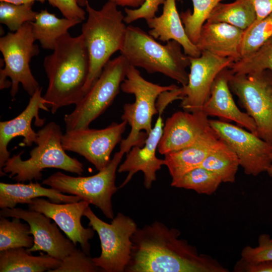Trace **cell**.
<instances>
[{
	"instance_id": "obj_1",
	"label": "cell",
	"mask_w": 272,
	"mask_h": 272,
	"mask_svg": "<svg viewBox=\"0 0 272 272\" xmlns=\"http://www.w3.org/2000/svg\"><path fill=\"white\" fill-rule=\"evenodd\" d=\"M180 231L155 221L137 228L131 237L125 272H228L211 256L199 253Z\"/></svg>"
},
{
	"instance_id": "obj_2",
	"label": "cell",
	"mask_w": 272,
	"mask_h": 272,
	"mask_svg": "<svg viewBox=\"0 0 272 272\" xmlns=\"http://www.w3.org/2000/svg\"><path fill=\"white\" fill-rule=\"evenodd\" d=\"M53 50L43 62L48 79L43 98L54 114L62 107L76 105L84 96L90 60L82 34L72 37L67 33L57 40Z\"/></svg>"
},
{
	"instance_id": "obj_3",
	"label": "cell",
	"mask_w": 272,
	"mask_h": 272,
	"mask_svg": "<svg viewBox=\"0 0 272 272\" xmlns=\"http://www.w3.org/2000/svg\"><path fill=\"white\" fill-rule=\"evenodd\" d=\"M108 1L100 10L87 3V21L82 27V35L88 49L90 69L84 88V95L100 76L111 56L121 49L127 26L122 12Z\"/></svg>"
},
{
	"instance_id": "obj_4",
	"label": "cell",
	"mask_w": 272,
	"mask_h": 272,
	"mask_svg": "<svg viewBox=\"0 0 272 272\" xmlns=\"http://www.w3.org/2000/svg\"><path fill=\"white\" fill-rule=\"evenodd\" d=\"M175 40L162 45L141 28L127 26L124 43L120 52L130 65L141 67L150 74L159 73L185 86L189 74L190 57Z\"/></svg>"
},
{
	"instance_id": "obj_5",
	"label": "cell",
	"mask_w": 272,
	"mask_h": 272,
	"mask_svg": "<svg viewBox=\"0 0 272 272\" xmlns=\"http://www.w3.org/2000/svg\"><path fill=\"white\" fill-rule=\"evenodd\" d=\"M37 146L30 152V158L23 160V151L13 155L6 162L1 176L9 174L10 178L18 182L41 180V172L46 168L59 169L82 175L84 171L82 163L65 152L61 139L60 126L51 121L37 132Z\"/></svg>"
},
{
	"instance_id": "obj_6",
	"label": "cell",
	"mask_w": 272,
	"mask_h": 272,
	"mask_svg": "<svg viewBox=\"0 0 272 272\" xmlns=\"http://www.w3.org/2000/svg\"><path fill=\"white\" fill-rule=\"evenodd\" d=\"M175 85L160 86L144 79L137 67L129 65L126 78L120 86L121 90L134 96L133 103L123 107L122 120L131 127L127 137L121 140L120 151L127 154L134 146L143 147L152 129L153 116L158 113L156 102L163 92L177 88Z\"/></svg>"
},
{
	"instance_id": "obj_7",
	"label": "cell",
	"mask_w": 272,
	"mask_h": 272,
	"mask_svg": "<svg viewBox=\"0 0 272 272\" xmlns=\"http://www.w3.org/2000/svg\"><path fill=\"white\" fill-rule=\"evenodd\" d=\"M32 22L25 23L17 31L0 38V51L5 63L0 71V89L11 86L10 94L13 98L19 84L30 97L40 88L30 66L32 58L39 53L38 45L34 44Z\"/></svg>"
},
{
	"instance_id": "obj_8",
	"label": "cell",
	"mask_w": 272,
	"mask_h": 272,
	"mask_svg": "<svg viewBox=\"0 0 272 272\" xmlns=\"http://www.w3.org/2000/svg\"><path fill=\"white\" fill-rule=\"evenodd\" d=\"M129 64L120 55L110 59L70 113L65 115V131L88 128L111 104L119 92Z\"/></svg>"
},
{
	"instance_id": "obj_9",
	"label": "cell",
	"mask_w": 272,
	"mask_h": 272,
	"mask_svg": "<svg viewBox=\"0 0 272 272\" xmlns=\"http://www.w3.org/2000/svg\"><path fill=\"white\" fill-rule=\"evenodd\" d=\"M124 154L116 152L108 164L96 174L74 177L57 172L43 180L42 184L79 196L98 208L105 217L114 218L112 197L118 188L115 185L116 172Z\"/></svg>"
},
{
	"instance_id": "obj_10",
	"label": "cell",
	"mask_w": 272,
	"mask_h": 272,
	"mask_svg": "<svg viewBox=\"0 0 272 272\" xmlns=\"http://www.w3.org/2000/svg\"><path fill=\"white\" fill-rule=\"evenodd\" d=\"M84 216L100 241L101 252L93 257L95 264L105 272H124L130 259L131 237L138 228L130 217L118 213L110 224L99 218L90 207Z\"/></svg>"
},
{
	"instance_id": "obj_11",
	"label": "cell",
	"mask_w": 272,
	"mask_h": 272,
	"mask_svg": "<svg viewBox=\"0 0 272 272\" xmlns=\"http://www.w3.org/2000/svg\"><path fill=\"white\" fill-rule=\"evenodd\" d=\"M229 86L240 105L254 121L256 135L272 145L271 72L265 70L246 74L232 73Z\"/></svg>"
},
{
	"instance_id": "obj_12",
	"label": "cell",
	"mask_w": 272,
	"mask_h": 272,
	"mask_svg": "<svg viewBox=\"0 0 272 272\" xmlns=\"http://www.w3.org/2000/svg\"><path fill=\"white\" fill-rule=\"evenodd\" d=\"M218 138L237 156L244 173L256 176L266 171L272 164V145L257 135L223 120H210Z\"/></svg>"
},
{
	"instance_id": "obj_13",
	"label": "cell",
	"mask_w": 272,
	"mask_h": 272,
	"mask_svg": "<svg viewBox=\"0 0 272 272\" xmlns=\"http://www.w3.org/2000/svg\"><path fill=\"white\" fill-rule=\"evenodd\" d=\"M127 123L112 122L106 128H88L65 131L61 139L65 151H72L84 157L96 169H103L110 161L115 147L121 141Z\"/></svg>"
},
{
	"instance_id": "obj_14",
	"label": "cell",
	"mask_w": 272,
	"mask_h": 272,
	"mask_svg": "<svg viewBox=\"0 0 272 272\" xmlns=\"http://www.w3.org/2000/svg\"><path fill=\"white\" fill-rule=\"evenodd\" d=\"M190 57V73L187 84L180 87V107L188 112L202 110L209 98L213 83L218 74L233 61L228 58L201 51L199 57Z\"/></svg>"
},
{
	"instance_id": "obj_15",
	"label": "cell",
	"mask_w": 272,
	"mask_h": 272,
	"mask_svg": "<svg viewBox=\"0 0 272 272\" xmlns=\"http://www.w3.org/2000/svg\"><path fill=\"white\" fill-rule=\"evenodd\" d=\"M0 215L6 218H20L29 225L34 244L26 249L28 252L42 251L62 260L77 248L76 245L60 232L57 225L41 213L30 209L7 208L1 209Z\"/></svg>"
},
{
	"instance_id": "obj_16",
	"label": "cell",
	"mask_w": 272,
	"mask_h": 272,
	"mask_svg": "<svg viewBox=\"0 0 272 272\" xmlns=\"http://www.w3.org/2000/svg\"><path fill=\"white\" fill-rule=\"evenodd\" d=\"M90 203L83 200L68 203H55L43 198H36L28 203L29 209L41 213L52 220L75 245L90 255L89 240L94 235L92 228H85L81 218Z\"/></svg>"
},
{
	"instance_id": "obj_17",
	"label": "cell",
	"mask_w": 272,
	"mask_h": 272,
	"mask_svg": "<svg viewBox=\"0 0 272 272\" xmlns=\"http://www.w3.org/2000/svg\"><path fill=\"white\" fill-rule=\"evenodd\" d=\"M209 121L202 110L175 112L164 124L159 153L165 155L194 144L211 128Z\"/></svg>"
},
{
	"instance_id": "obj_18",
	"label": "cell",
	"mask_w": 272,
	"mask_h": 272,
	"mask_svg": "<svg viewBox=\"0 0 272 272\" xmlns=\"http://www.w3.org/2000/svg\"><path fill=\"white\" fill-rule=\"evenodd\" d=\"M164 124L161 114L154 127L148 135L143 147L134 146L126 154L125 160L119 166V173L128 172V174L119 186L122 188L139 171L144 174V185L147 189L152 186L157 179L156 172L165 165L164 159L156 157V152L163 133Z\"/></svg>"
},
{
	"instance_id": "obj_19",
	"label": "cell",
	"mask_w": 272,
	"mask_h": 272,
	"mask_svg": "<svg viewBox=\"0 0 272 272\" xmlns=\"http://www.w3.org/2000/svg\"><path fill=\"white\" fill-rule=\"evenodd\" d=\"M42 89L40 87L30 97L27 106L18 116L12 119L0 122V171L10 158L8 145L13 138L23 137V143L27 146L36 143L37 133L31 126L32 121L35 118V124L42 126L45 119L39 117V110H49L46 101L41 95Z\"/></svg>"
},
{
	"instance_id": "obj_20",
	"label": "cell",
	"mask_w": 272,
	"mask_h": 272,
	"mask_svg": "<svg viewBox=\"0 0 272 272\" xmlns=\"http://www.w3.org/2000/svg\"><path fill=\"white\" fill-rule=\"evenodd\" d=\"M232 74L229 67L222 70L215 79L211 94L202 110L208 116L233 121L256 135V126L253 119L241 111L236 105L229 86Z\"/></svg>"
},
{
	"instance_id": "obj_21",
	"label": "cell",
	"mask_w": 272,
	"mask_h": 272,
	"mask_svg": "<svg viewBox=\"0 0 272 272\" xmlns=\"http://www.w3.org/2000/svg\"><path fill=\"white\" fill-rule=\"evenodd\" d=\"M244 30L225 23H210L203 25L196 45L200 51L231 59L241 58L240 47Z\"/></svg>"
},
{
	"instance_id": "obj_22",
	"label": "cell",
	"mask_w": 272,
	"mask_h": 272,
	"mask_svg": "<svg viewBox=\"0 0 272 272\" xmlns=\"http://www.w3.org/2000/svg\"><path fill=\"white\" fill-rule=\"evenodd\" d=\"M180 1L165 0L162 14L146 21L150 29L149 34L164 42L175 40L182 46L186 54L190 57H199L201 51L188 37L178 12L176 2Z\"/></svg>"
},
{
	"instance_id": "obj_23",
	"label": "cell",
	"mask_w": 272,
	"mask_h": 272,
	"mask_svg": "<svg viewBox=\"0 0 272 272\" xmlns=\"http://www.w3.org/2000/svg\"><path fill=\"white\" fill-rule=\"evenodd\" d=\"M221 140L211 128L194 144L165 155V165L174 181L188 171L199 167Z\"/></svg>"
},
{
	"instance_id": "obj_24",
	"label": "cell",
	"mask_w": 272,
	"mask_h": 272,
	"mask_svg": "<svg viewBox=\"0 0 272 272\" xmlns=\"http://www.w3.org/2000/svg\"><path fill=\"white\" fill-rule=\"evenodd\" d=\"M47 197L55 203L74 202L81 200L78 196L65 194L53 188H48L38 182L28 184L0 183V208H14L18 203L28 204L31 200Z\"/></svg>"
},
{
	"instance_id": "obj_25",
	"label": "cell",
	"mask_w": 272,
	"mask_h": 272,
	"mask_svg": "<svg viewBox=\"0 0 272 272\" xmlns=\"http://www.w3.org/2000/svg\"><path fill=\"white\" fill-rule=\"evenodd\" d=\"M60 263L48 254L32 255L24 247L0 251V272H52Z\"/></svg>"
},
{
	"instance_id": "obj_26",
	"label": "cell",
	"mask_w": 272,
	"mask_h": 272,
	"mask_svg": "<svg viewBox=\"0 0 272 272\" xmlns=\"http://www.w3.org/2000/svg\"><path fill=\"white\" fill-rule=\"evenodd\" d=\"M81 23L67 18H59L47 9L37 12L35 21L32 22L35 40H38L43 49L53 50L57 40L68 33L70 28Z\"/></svg>"
},
{
	"instance_id": "obj_27",
	"label": "cell",
	"mask_w": 272,
	"mask_h": 272,
	"mask_svg": "<svg viewBox=\"0 0 272 272\" xmlns=\"http://www.w3.org/2000/svg\"><path fill=\"white\" fill-rule=\"evenodd\" d=\"M256 19V12L250 0H235L230 3H218L207 22L225 23L245 30Z\"/></svg>"
},
{
	"instance_id": "obj_28",
	"label": "cell",
	"mask_w": 272,
	"mask_h": 272,
	"mask_svg": "<svg viewBox=\"0 0 272 272\" xmlns=\"http://www.w3.org/2000/svg\"><path fill=\"white\" fill-rule=\"evenodd\" d=\"M239 166L236 154L221 140L199 167L215 174L222 182L233 183Z\"/></svg>"
},
{
	"instance_id": "obj_29",
	"label": "cell",
	"mask_w": 272,
	"mask_h": 272,
	"mask_svg": "<svg viewBox=\"0 0 272 272\" xmlns=\"http://www.w3.org/2000/svg\"><path fill=\"white\" fill-rule=\"evenodd\" d=\"M30 230L29 225L22 223L20 218H13L10 221L1 216L0 251L19 247L31 248L34 238L30 235Z\"/></svg>"
},
{
	"instance_id": "obj_30",
	"label": "cell",
	"mask_w": 272,
	"mask_h": 272,
	"mask_svg": "<svg viewBox=\"0 0 272 272\" xmlns=\"http://www.w3.org/2000/svg\"><path fill=\"white\" fill-rule=\"evenodd\" d=\"M224 0H191L193 11L187 9L180 14L185 32L190 40L196 44L201 28L216 6Z\"/></svg>"
},
{
	"instance_id": "obj_31",
	"label": "cell",
	"mask_w": 272,
	"mask_h": 272,
	"mask_svg": "<svg viewBox=\"0 0 272 272\" xmlns=\"http://www.w3.org/2000/svg\"><path fill=\"white\" fill-rule=\"evenodd\" d=\"M222 182L215 174L201 167L195 168L179 178L171 181V185L193 190L199 194L214 193Z\"/></svg>"
},
{
	"instance_id": "obj_32",
	"label": "cell",
	"mask_w": 272,
	"mask_h": 272,
	"mask_svg": "<svg viewBox=\"0 0 272 272\" xmlns=\"http://www.w3.org/2000/svg\"><path fill=\"white\" fill-rule=\"evenodd\" d=\"M271 36L272 13L261 20L255 21L244 30L240 47L241 58L255 52Z\"/></svg>"
},
{
	"instance_id": "obj_33",
	"label": "cell",
	"mask_w": 272,
	"mask_h": 272,
	"mask_svg": "<svg viewBox=\"0 0 272 272\" xmlns=\"http://www.w3.org/2000/svg\"><path fill=\"white\" fill-rule=\"evenodd\" d=\"M229 69L233 74H246L268 70L272 74V36L255 52L233 62Z\"/></svg>"
},
{
	"instance_id": "obj_34",
	"label": "cell",
	"mask_w": 272,
	"mask_h": 272,
	"mask_svg": "<svg viewBox=\"0 0 272 272\" xmlns=\"http://www.w3.org/2000/svg\"><path fill=\"white\" fill-rule=\"evenodd\" d=\"M34 4L16 5L0 2V23L16 32L25 23L35 21L37 12L32 10Z\"/></svg>"
},
{
	"instance_id": "obj_35",
	"label": "cell",
	"mask_w": 272,
	"mask_h": 272,
	"mask_svg": "<svg viewBox=\"0 0 272 272\" xmlns=\"http://www.w3.org/2000/svg\"><path fill=\"white\" fill-rule=\"evenodd\" d=\"M102 271L97 266L89 255L76 248L65 256L58 267L52 272H97Z\"/></svg>"
},
{
	"instance_id": "obj_36",
	"label": "cell",
	"mask_w": 272,
	"mask_h": 272,
	"mask_svg": "<svg viewBox=\"0 0 272 272\" xmlns=\"http://www.w3.org/2000/svg\"><path fill=\"white\" fill-rule=\"evenodd\" d=\"M242 260L250 263L272 261V240L267 234H261L258 239V246H245L241 253Z\"/></svg>"
},
{
	"instance_id": "obj_37",
	"label": "cell",
	"mask_w": 272,
	"mask_h": 272,
	"mask_svg": "<svg viewBox=\"0 0 272 272\" xmlns=\"http://www.w3.org/2000/svg\"><path fill=\"white\" fill-rule=\"evenodd\" d=\"M165 0H145L139 7L135 9L125 8L126 15L124 17L125 23L130 24L139 19L146 20L154 18L159 7L163 5Z\"/></svg>"
},
{
	"instance_id": "obj_38",
	"label": "cell",
	"mask_w": 272,
	"mask_h": 272,
	"mask_svg": "<svg viewBox=\"0 0 272 272\" xmlns=\"http://www.w3.org/2000/svg\"><path fill=\"white\" fill-rule=\"evenodd\" d=\"M53 7L57 8L63 17L82 22L86 19V12L76 0H46Z\"/></svg>"
},
{
	"instance_id": "obj_39",
	"label": "cell",
	"mask_w": 272,
	"mask_h": 272,
	"mask_svg": "<svg viewBox=\"0 0 272 272\" xmlns=\"http://www.w3.org/2000/svg\"><path fill=\"white\" fill-rule=\"evenodd\" d=\"M233 271L235 272H272V261L250 263L240 259L236 263Z\"/></svg>"
},
{
	"instance_id": "obj_40",
	"label": "cell",
	"mask_w": 272,
	"mask_h": 272,
	"mask_svg": "<svg viewBox=\"0 0 272 272\" xmlns=\"http://www.w3.org/2000/svg\"><path fill=\"white\" fill-rule=\"evenodd\" d=\"M253 5L256 19L259 21L272 13V0H250Z\"/></svg>"
},
{
	"instance_id": "obj_41",
	"label": "cell",
	"mask_w": 272,
	"mask_h": 272,
	"mask_svg": "<svg viewBox=\"0 0 272 272\" xmlns=\"http://www.w3.org/2000/svg\"><path fill=\"white\" fill-rule=\"evenodd\" d=\"M121 7L137 8L141 6L145 0H108Z\"/></svg>"
},
{
	"instance_id": "obj_42",
	"label": "cell",
	"mask_w": 272,
	"mask_h": 272,
	"mask_svg": "<svg viewBox=\"0 0 272 272\" xmlns=\"http://www.w3.org/2000/svg\"><path fill=\"white\" fill-rule=\"evenodd\" d=\"M46 0H0V2H7L16 5H23L30 3H34L35 2H39L44 3Z\"/></svg>"
},
{
	"instance_id": "obj_43",
	"label": "cell",
	"mask_w": 272,
	"mask_h": 272,
	"mask_svg": "<svg viewBox=\"0 0 272 272\" xmlns=\"http://www.w3.org/2000/svg\"><path fill=\"white\" fill-rule=\"evenodd\" d=\"M76 1L81 7H86L89 3V0H76Z\"/></svg>"
},
{
	"instance_id": "obj_44",
	"label": "cell",
	"mask_w": 272,
	"mask_h": 272,
	"mask_svg": "<svg viewBox=\"0 0 272 272\" xmlns=\"http://www.w3.org/2000/svg\"><path fill=\"white\" fill-rule=\"evenodd\" d=\"M268 175L272 178V164L267 168L266 171Z\"/></svg>"
},
{
	"instance_id": "obj_45",
	"label": "cell",
	"mask_w": 272,
	"mask_h": 272,
	"mask_svg": "<svg viewBox=\"0 0 272 272\" xmlns=\"http://www.w3.org/2000/svg\"><path fill=\"white\" fill-rule=\"evenodd\" d=\"M270 158H271V161H272V153H271V155H270Z\"/></svg>"
},
{
	"instance_id": "obj_46",
	"label": "cell",
	"mask_w": 272,
	"mask_h": 272,
	"mask_svg": "<svg viewBox=\"0 0 272 272\" xmlns=\"http://www.w3.org/2000/svg\"><path fill=\"white\" fill-rule=\"evenodd\" d=\"M271 240H272V238H271Z\"/></svg>"
}]
</instances>
